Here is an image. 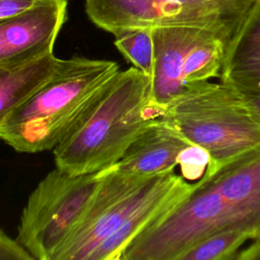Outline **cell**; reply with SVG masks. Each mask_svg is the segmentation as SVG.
<instances>
[{"label":"cell","mask_w":260,"mask_h":260,"mask_svg":"<svg viewBox=\"0 0 260 260\" xmlns=\"http://www.w3.org/2000/svg\"><path fill=\"white\" fill-rule=\"evenodd\" d=\"M260 239V145L215 169H207L193 190L142 231L120 260H181L202 239L222 230Z\"/></svg>","instance_id":"cell-1"},{"label":"cell","mask_w":260,"mask_h":260,"mask_svg":"<svg viewBox=\"0 0 260 260\" xmlns=\"http://www.w3.org/2000/svg\"><path fill=\"white\" fill-rule=\"evenodd\" d=\"M162 114L152 99L151 77L134 66L119 70L54 147L55 165L71 174L108 169Z\"/></svg>","instance_id":"cell-2"},{"label":"cell","mask_w":260,"mask_h":260,"mask_svg":"<svg viewBox=\"0 0 260 260\" xmlns=\"http://www.w3.org/2000/svg\"><path fill=\"white\" fill-rule=\"evenodd\" d=\"M119 70L111 60L63 59L54 75L0 127V140L23 153L53 150Z\"/></svg>","instance_id":"cell-3"},{"label":"cell","mask_w":260,"mask_h":260,"mask_svg":"<svg viewBox=\"0 0 260 260\" xmlns=\"http://www.w3.org/2000/svg\"><path fill=\"white\" fill-rule=\"evenodd\" d=\"M162 118L208 153L207 169L260 145V125L242 91L222 80L186 83L164 108Z\"/></svg>","instance_id":"cell-4"},{"label":"cell","mask_w":260,"mask_h":260,"mask_svg":"<svg viewBox=\"0 0 260 260\" xmlns=\"http://www.w3.org/2000/svg\"><path fill=\"white\" fill-rule=\"evenodd\" d=\"M257 0H85V11L98 27L123 30L185 25L214 31L229 42L242 28Z\"/></svg>","instance_id":"cell-5"},{"label":"cell","mask_w":260,"mask_h":260,"mask_svg":"<svg viewBox=\"0 0 260 260\" xmlns=\"http://www.w3.org/2000/svg\"><path fill=\"white\" fill-rule=\"evenodd\" d=\"M104 170L71 174L49 172L29 194L15 240L34 260H54L73 233L103 178Z\"/></svg>","instance_id":"cell-6"},{"label":"cell","mask_w":260,"mask_h":260,"mask_svg":"<svg viewBox=\"0 0 260 260\" xmlns=\"http://www.w3.org/2000/svg\"><path fill=\"white\" fill-rule=\"evenodd\" d=\"M182 177L174 171L142 177L121 172L115 166L105 169L85 212L54 260H88L133 213Z\"/></svg>","instance_id":"cell-7"},{"label":"cell","mask_w":260,"mask_h":260,"mask_svg":"<svg viewBox=\"0 0 260 260\" xmlns=\"http://www.w3.org/2000/svg\"><path fill=\"white\" fill-rule=\"evenodd\" d=\"M66 8V0H40L21 13L0 18V66L24 64L53 52Z\"/></svg>","instance_id":"cell-8"},{"label":"cell","mask_w":260,"mask_h":260,"mask_svg":"<svg viewBox=\"0 0 260 260\" xmlns=\"http://www.w3.org/2000/svg\"><path fill=\"white\" fill-rule=\"evenodd\" d=\"M211 32L216 34L205 28L185 25L152 28L154 46L153 72L151 75L152 99L161 109L185 85L183 72L189 51L202 38Z\"/></svg>","instance_id":"cell-9"},{"label":"cell","mask_w":260,"mask_h":260,"mask_svg":"<svg viewBox=\"0 0 260 260\" xmlns=\"http://www.w3.org/2000/svg\"><path fill=\"white\" fill-rule=\"evenodd\" d=\"M190 143L162 117L145 127L114 165L121 172L151 177L173 172Z\"/></svg>","instance_id":"cell-10"},{"label":"cell","mask_w":260,"mask_h":260,"mask_svg":"<svg viewBox=\"0 0 260 260\" xmlns=\"http://www.w3.org/2000/svg\"><path fill=\"white\" fill-rule=\"evenodd\" d=\"M218 79L241 91L260 93V0L232 42Z\"/></svg>","instance_id":"cell-11"},{"label":"cell","mask_w":260,"mask_h":260,"mask_svg":"<svg viewBox=\"0 0 260 260\" xmlns=\"http://www.w3.org/2000/svg\"><path fill=\"white\" fill-rule=\"evenodd\" d=\"M194 188L185 178L154 197L135 213L110 238L103 242L88 260H120L126 247L145 229L183 200Z\"/></svg>","instance_id":"cell-12"},{"label":"cell","mask_w":260,"mask_h":260,"mask_svg":"<svg viewBox=\"0 0 260 260\" xmlns=\"http://www.w3.org/2000/svg\"><path fill=\"white\" fill-rule=\"evenodd\" d=\"M62 60L53 51L24 64L0 66V127L30 94L54 75Z\"/></svg>","instance_id":"cell-13"},{"label":"cell","mask_w":260,"mask_h":260,"mask_svg":"<svg viewBox=\"0 0 260 260\" xmlns=\"http://www.w3.org/2000/svg\"><path fill=\"white\" fill-rule=\"evenodd\" d=\"M229 49L228 41L208 34L189 51L184 64V82H195L219 78Z\"/></svg>","instance_id":"cell-14"},{"label":"cell","mask_w":260,"mask_h":260,"mask_svg":"<svg viewBox=\"0 0 260 260\" xmlns=\"http://www.w3.org/2000/svg\"><path fill=\"white\" fill-rule=\"evenodd\" d=\"M249 236L237 229L214 233L189 248L181 260H228L235 259Z\"/></svg>","instance_id":"cell-15"},{"label":"cell","mask_w":260,"mask_h":260,"mask_svg":"<svg viewBox=\"0 0 260 260\" xmlns=\"http://www.w3.org/2000/svg\"><path fill=\"white\" fill-rule=\"evenodd\" d=\"M115 36V46L132 66L151 77L154 62L152 28L120 31Z\"/></svg>","instance_id":"cell-16"},{"label":"cell","mask_w":260,"mask_h":260,"mask_svg":"<svg viewBox=\"0 0 260 260\" xmlns=\"http://www.w3.org/2000/svg\"><path fill=\"white\" fill-rule=\"evenodd\" d=\"M209 162L208 153L203 148L192 144L181 154L179 161L181 175L187 181L199 180L207 170Z\"/></svg>","instance_id":"cell-17"},{"label":"cell","mask_w":260,"mask_h":260,"mask_svg":"<svg viewBox=\"0 0 260 260\" xmlns=\"http://www.w3.org/2000/svg\"><path fill=\"white\" fill-rule=\"evenodd\" d=\"M0 260H34L15 239L0 230Z\"/></svg>","instance_id":"cell-18"},{"label":"cell","mask_w":260,"mask_h":260,"mask_svg":"<svg viewBox=\"0 0 260 260\" xmlns=\"http://www.w3.org/2000/svg\"><path fill=\"white\" fill-rule=\"evenodd\" d=\"M40 0H0V18L21 13L32 6Z\"/></svg>","instance_id":"cell-19"},{"label":"cell","mask_w":260,"mask_h":260,"mask_svg":"<svg viewBox=\"0 0 260 260\" xmlns=\"http://www.w3.org/2000/svg\"><path fill=\"white\" fill-rule=\"evenodd\" d=\"M236 260H260V239L252 241L245 249H241L237 254Z\"/></svg>","instance_id":"cell-20"},{"label":"cell","mask_w":260,"mask_h":260,"mask_svg":"<svg viewBox=\"0 0 260 260\" xmlns=\"http://www.w3.org/2000/svg\"><path fill=\"white\" fill-rule=\"evenodd\" d=\"M242 93L251 114L260 125V93L247 91H242Z\"/></svg>","instance_id":"cell-21"}]
</instances>
